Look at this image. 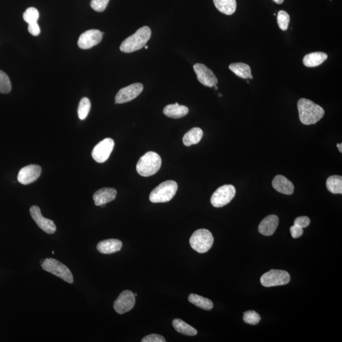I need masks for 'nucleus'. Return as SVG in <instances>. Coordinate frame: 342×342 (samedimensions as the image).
Listing matches in <instances>:
<instances>
[{"label":"nucleus","mask_w":342,"mask_h":342,"mask_svg":"<svg viewBox=\"0 0 342 342\" xmlns=\"http://www.w3.org/2000/svg\"><path fill=\"white\" fill-rule=\"evenodd\" d=\"M299 119L304 125H312L319 122L325 115V110L320 105L306 99L297 103Z\"/></svg>","instance_id":"f257e3e1"},{"label":"nucleus","mask_w":342,"mask_h":342,"mask_svg":"<svg viewBox=\"0 0 342 342\" xmlns=\"http://www.w3.org/2000/svg\"><path fill=\"white\" fill-rule=\"evenodd\" d=\"M152 31L148 26L139 28L133 35L128 37L120 44V50L124 53H132L143 48L151 39Z\"/></svg>","instance_id":"f03ea898"},{"label":"nucleus","mask_w":342,"mask_h":342,"mask_svg":"<svg viewBox=\"0 0 342 342\" xmlns=\"http://www.w3.org/2000/svg\"><path fill=\"white\" fill-rule=\"evenodd\" d=\"M162 165L160 155L154 152H149L139 159L136 165V170L143 177L153 176L159 170Z\"/></svg>","instance_id":"7ed1b4c3"},{"label":"nucleus","mask_w":342,"mask_h":342,"mask_svg":"<svg viewBox=\"0 0 342 342\" xmlns=\"http://www.w3.org/2000/svg\"><path fill=\"white\" fill-rule=\"evenodd\" d=\"M178 186L175 181L168 180L160 183L150 194L152 203H165L171 201L177 192Z\"/></svg>","instance_id":"20e7f679"},{"label":"nucleus","mask_w":342,"mask_h":342,"mask_svg":"<svg viewBox=\"0 0 342 342\" xmlns=\"http://www.w3.org/2000/svg\"><path fill=\"white\" fill-rule=\"evenodd\" d=\"M214 237L210 231L200 229L194 231L189 239V244L194 251L200 254H204L212 248Z\"/></svg>","instance_id":"39448f33"},{"label":"nucleus","mask_w":342,"mask_h":342,"mask_svg":"<svg viewBox=\"0 0 342 342\" xmlns=\"http://www.w3.org/2000/svg\"><path fill=\"white\" fill-rule=\"evenodd\" d=\"M42 268L46 272L51 273L68 283H74L72 273L66 265L52 258L44 259L41 263Z\"/></svg>","instance_id":"423d86ee"},{"label":"nucleus","mask_w":342,"mask_h":342,"mask_svg":"<svg viewBox=\"0 0 342 342\" xmlns=\"http://www.w3.org/2000/svg\"><path fill=\"white\" fill-rule=\"evenodd\" d=\"M290 281V275L283 270H270L260 278V283L265 287L285 285Z\"/></svg>","instance_id":"0eeeda50"},{"label":"nucleus","mask_w":342,"mask_h":342,"mask_svg":"<svg viewBox=\"0 0 342 342\" xmlns=\"http://www.w3.org/2000/svg\"><path fill=\"white\" fill-rule=\"evenodd\" d=\"M236 194L235 186L226 185L221 186L212 194L210 202L213 207L220 208L230 203Z\"/></svg>","instance_id":"6e6552de"},{"label":"nucleus","mask_w":342,"mask_h":342,"mask_svg":"<svg viewBox=\"0 0 342 342\" xmlns=\"http://www.w3.org/2000/svg\"><path fill=\"white\" fill-rule=\"evenodd\" d=\"M114 141L112 138H105L94 147L92 157L96 162H106L114 150Z\"/></svg>","instance_id":"1a4fd4ad"},{"label":"nucleus","mask_w":342,"mask_h":342,"mask_svg":"<svg viewBox=\"0 0 342 342\" xmlns=\"http://www.w3.org/2000/svg\"><path fill=\"white\" fill-rule=\"evenodd\" d=\"M143 90V85L141 83H134L120 89L115 96V104H125L138 97Z\"/></svg>","instance_id":"9d476101"},{"label":"nucleus","mask_w":342,"mask_h":342,"mask_svg":"<svg viewBox=\"0 0 342 342\" xmlns=\"http://www.w3.org/2000/svg\"><path fill=\"white\" fill-rule=\"evenodd\" d=\"M135 297L132 291L125 290L122 292L114 302V308L118 314H123L130 311L135 305Z\"/></svg>","instance_id":"9b49d317"},{"label":"nucleus","mask_w":342,"mask_h":342,"mask_svg":"<svg viewBox=\"0 0 342 342\" xmlns=\"http://www.w3.org/2000/svg\"><path fill=\"white\" fill-rule=\"evenodd\" d=\"M98 30H90L85 31L79 38L78 46L81 49H90L92 47L101 43L103 38V34Z\"/></svg>","instance_id":"f8f14e48"},{"label":"nucleus","mask_w":342,"mask_h":342,"mask_svg":"<svg viewBox=\"0 0 342 342\" xmlns=\"http://www.w3.org/2000/svg\"><path fill=\"white\" fill-rule=\"evenodd\" d=\"M30 214L36 225L44 232L54 234L57 230L56 226L53 221L46 219L41 214L40 208L34 205L30 208Z\"/></svg>","instance_id":"ddd939ff"},{"label":"nucleus","mask_w":342,"mask_h":342,"mask_svg":"<svg viewBox=\"0 0 342 342\" xmlns=\"http://www.w3.org/2000/svg\"><path fill=\"white\" fill-rule=\"evenodd\" d=\"M193 68L199 82L202 85L210 88L217 85V78L210 68L202 64H194Z\"/></svg>","instance_id":"4468645a"},{"label":"nucleus","mask_w":342,"mask_h":342,"mask_svg":"<svg viewBox=\"0 0 342 342\" xmlns=\"http://www.w3.org/2000/svg\"><path fill=\"white\" fill-rule=\"evenodd\" d=\"M41 167L38 165H29L18 173L17 180L22 185H29L36 181L40 176Z\"/></svg>","instance_id":"2eb2a0df"},{"label":"nucleus","mask_w":342,"mask_h":342,"mask_svg":"<svg viewBox=\"0 0 342 342\" xmlns=\"http://www.w3.org/2000/svg\"><path fill=\"white\" fill-rule=\"evenodd\" d=\"M117 196L116 189L112 188H104L97 191L93 194V201L96 206H101L114 201Z\"/></svg>","instance_id":"dca6fc26"},{"label":"nucleus","mask_w":342,"mask_h":342,"mask_svg":"<svg viewBox=\"0 0 342 342\" xmlns=\"http://www.w3.org/2000/svg\"><path fill=\"white\" fill-rule=\"evenodd\" d=\"M278 225L279 218L277 215H268L260 222L258 230L263 235L272 236L275 233Z\"/></svg>","instance_id":"f3484780"},{"label":"nucleus","mask_w":342,"mask_h":342,"mask_svg":"<svg viewBox=\"0 0 342 342\" xmlns=\"http://www.w3.org/2000/svg\"><path fill=\"white\" fill-rule=\"evenodd\" d=\"M272 185L276 191L287 196L293 194L294 191V184L282 175L276 176L273 179Z\"/></svg>","instance_id":"a211bd4d"},{"label":"nucleus","mask_w":342,"mask_h":342,"mask_svg":"<svg viewBox=\"0 0 342 342\" xmlns=\"http://www.w3.org/2000/svg\"><path fill=\"white\" fill-rule=\"evenodd\" d=\"M122 247V241L119 239H109L100 241L96 249L102 254H111L120 251Z\"/></svg>","instance_id":"6ab92c4d"},{"label":"nucleus","mask_w":342,"mask_h":342,"mask_svg":"<svg viewBox=\"0 0 342 342\" xmlns=\"http://www.w3.org/2000/svg\"><path fill=\"white\" fill-rule=\"evenodd\" d=\"M163 112L167 117L173 118V119H180L185 117L189 112L187 107L180 105L176 103L175 104L167 105L163 110Z\"/></svg>","instance_id":"aec40b11"},{"label":"nucleus","mask_w":342,"mask_h":342,"mask_svg":"<svg viewBox=\"0 0 342 342\" xmlns=\"http://www.w3.org/2000/svg\"><path fill=\"white\" fill-rule=\"evenodd\" d=\"M328 59L327 54L323 52H313L304 57L303 63L307 67H315L322 65Z\"/></svg>","instance_id":"412c9836"},{"label":"nucleus","mask_w":342,"mask_h":342,"mask_svg":"<svg viewBox=\"0 0 342 342\" xmlns=\"http://www.w3.org/2000/svg\"><path fill=\"white\" fill-rule=\"evenodd\" d=\"M204 133L200 128H193L184 135L183 143L186 146L197 144L201 141Z\"/></svg>","instance_id":"4be33fe9"},{"label":"nucleus","mask_w":342,"mask_h":342,"mask_svg":"<svg viewBox=\"0 0 342 342\" xmlns=\"http://www.w3.org/2000/svg\"><path fill=\"white\" fill-rule=\"evenodd\" d=\"M215 7L224 14L230 15L236 10V0H213Z\"/></svg>","instance_id":"5701e85b"},{"label":"nucleus","mask_w":342,"mask_h":342,"mask_svg":"<svg viewBox=\"0 0 342 342\" xmlns=\"http://www.w3.org/2000/svg\"><path fill=\"white\" fill-rule=\"evenodd\" d=\"M188 301L192 304L205 310H210L214 307V304L210 299L200 296L199 295L191 294L188 297Z\"/></svg>","instance_id":"b1692460"},{"label":"nucleus","mask_w":342,"mask_h":342,"mask_svg":"<svg viewBox=\"0 0 342 342\" xmlns=\"http://www.w3.org/2000/svg\"><path fill=\"white\" fill-rule=\"evenodd\" d=\"M173 327L178 332L186 336H196L197 331L196 328L180 319H175L173 322Z\"/></svg>","instance_id":"393cba45"},{"label":"nucleus","mask_w":342,"mask_h":342,"mask_svg":"<svg viewBox=\"0 0 342 342\" xmlns=\"http://www.w3.org/2000/svg\"><path fill=\"white\" fill-rule=\"evenodd\" d=\"M229 68L234 74L242 79H249L252 76L251 67L244 63H234L230 64Z\"/></svg>","instance_id":"a878e982"},{"label":"nucleus","mask_w":342,"mask_h":342,"mask_svg":"<svg viewBox=\"0 0 342 342\" xmlns=\"http://www.w3.org/2000/svg\"><path fill=\"white\" fill-rule=\"evenodd\" d=\"M326 188L333 194L342 193V177L341 176H331L326 181Z\"/></svg>","instance_id":"bb28decb"},{"label":"nucleus","mask_w":342,"mask_h":342,"mask_svg":"<svg viewBox=\"0 0 342 342\" xmlns=\"http://www.w3.org/2000/svg\"><path fill=\"white\" fill-rule=\"evenodd\" d=\"M91 109L90 101L86 97L81 99L78 107V117L81 120H85Z\"/></svg>","instance_id":"cd10ccee"},{"label":"nucleus","mask_w":342,"mask_h":342,"mask_svg":"<svg viewBox=\"0 0 342 342\" xmlns=\"http://www.w3.org/2000/svg\"><path fill=\"white\" fill-rule=\"evenodd\" d=\"M39 17V13L38 10L34 7L28 8L23 14V20H25L28 25L38 22Z\"/></svg>","instance_id":"c85d7f7f"},{"label":"nucleus","mask_w":342,"mask_h":342,"mask_svg":"<svg viewBox=\"0 0 342 342\" xmlns=\"http://www.w3.org/2000/svg\"><path fill=\"white\" fill-rule=\"evenodd\" d=\"M11 89L12 85L9 76L4 71L0 70V93H8Z\"/></svg>","instance_id":"c756f323"},{"label":"nucleus","mask_w":342,"mask_h":342,"mask_svg":"<svg viewBox=\"0 0 342 342\" xmlns=\"http://www.w3.org/2000/svg\"><path fill=\"white\" fill-rule=\"evenodd\" d=\"M277 21L279 27L281 30L286 31L288 30L289 23L290 21V15L284 10H280L278 13Z\"/></svg>","instance_id":"7c9ffc66"},{"label":"nucleus","mask_w":342,"mask_h":342,"mask_svg":"<svg viewBox=\"0 0 342 342\" xmlns=\"http://www.w3.org/2000/svg\"><path fill=\"white\" fill-rule=\"evenodd\" d=\"M243 321L247 324L256 325L260 322V315L254 310H248L243 314Z\"/></svg>","instance_id":"2f4dec72"},{"label":"nucleus","mask_w":342,"mask_h":342,"mask_svg":"<svg viewBox=\"0 0 342 342\" xmlns=\"http://www.w3.org/2000/svg\"><path fill=\"white\" fill-rule=\"evenodd\" d=\"M110 0H91V7L97 12H104L109 4Z\"/></svg>","instance_id":"473e14b6"},{"label":"nucleus","mask_w":342,"mask_h":342,"mask_svg":"<svg viewBox=\"0 0 342 342\" xmlns=\"http://www.w3.org/2000/svg\"><path fill=\"white\" fill-rule=\"evenodd\" d=\"M142 342H165L166 340L162 336L158 334H151L142 339Z\"/></svg>","instance_id":"72a5a7b5"},{"label":"nucleus","mask_w":342,"mask_h":342,"mask_svg":"<svg viewBox=\"0 0 342 342\" xmlns=\"http://www.w3.org/2000/svg\"><path fill=\"white\" fill-rule=\"evenodd\" d=\"M310 220L309 217L307 216H301L297 217L294 221V225L299 226L302 228H306L310 225Z\"/></svg>","instance_id":"f704fd0d"},{"label":"nucleus","mask_w":342,"mask_h":342,"mask_svg":"<svg viewBox=\"0 0 342 342\" xmlns=\"http://www.w3.org/2000/svg\"><path fill=\"white\" fill-rule=\"evenodd\" d=\"M290 233L292 237L298 238L303 235V228L299 227L296 225L292 226L290 228Z\"/></svg>","instance_id":"c9c22d12"},{"label":"nucleus","mask_w":342,"mask_h":342,"mask_svg":"<svg viewBox=\"0 0 342 342\" xmlns=\"http://www.w3.org/2000/svg\"><path fill=\"white\" fill-rule=\"evenodd\" d=\"M28 31L34 36L39 35L41 33L40 28H39L38 22L30 23L28 26Z\"/></svg>","instance_id":"e433bc0d"},{"label":"nucleus","mask_w":342,"mask_h":342,"mask_svg":"<svg viewBox=\"0 0 342 342\" xmlns=\"http://www.w3.org/2000/svg\"><path fill=\"white\" fill-rule=\"evenodd\" d=\"M336 146H337L338 147L339 152H340V153H342V144L338 143L337 144H336Z\"/></svg>","instance_id":"4c0bfd02"},{"label":"nucleus","mask_w":342,"mask_h":342,"mask_svg":"<svg viewBox=\"0 0 342 342\" xmlns=\"http://www.w3.org/2000/svg\"><path fill=\"white\" fill-rule=\"evenodd\" d=\"M273 1L275 2L276 4H281L284 2V0H273Z\"/></svg>","instance_id":"58836bf2"},{"label":"nucleus","mask_w":342,"mask_h":342,"mask_svg":"<svg viewBox=\"0 0 342 342\" xmlns=\"http://www.w3.org/2000/svg\"><path fill=\"white\" fill-rule=\"evenodd\" d=\"M144 48H145L146 50H148L149 49V46H147V45L144 46Z\"/></svg>","instance_id":"ea45409f"},{"label":"nucleus","mask_w":342,"mask_h":342,"mask_svg":"<svg viewBox=\"0 0 342 342\" xmlns=\"http://www.w3.org/2000/svg\"><path fill=\"white\" fill-rule=\"evenodd\" d=\"M214 87L215 89H216V90H217V89H218L217 86L216 85H215Z\"/></svg>","instance_id":"a19ab883"},{"label":"nucleus","mask_w":342,"mask_h":342,"mask_svg":"<svg viewBox=\"0 0 342 342\" xmlns=\"http://www.w3.org/2000/svg\"><path fill=\"white\" fill-rule=\"evenodd\" d=\"M219 96H220V97H222V94H221V93H219Z\"/></svg>","instance_id":"79ce46f5"},{"label":"nucleus","mask_w":342,"mask_h":342,"mask_svg":"<svg viewBox=\"0 0 342 342\" xmlns=\"http://www.w3.org/2000/svg\"><path fill=\"white\" fill-rule=\"evenodd\" d=\"M134 295H135V297H137V296H138V294H134Z\"/></svg>","instance_id":"37998d69"},{"label":"nucleus","mask_w":342,"mask_h":342,"mask_svg":"<svg viewBox=\"0 0 342 342\" xmlns=\"http://www.w3.org/2000/svg\"><path fill=\"white\" fill-rule=\"evenodd\" d=\"M52 254H55V252H54V251H52Z\"/></svg>","instance_id":"c03bdc74"}]
</instances>
